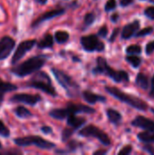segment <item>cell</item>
<instances>
[{
  "label": "cell",
  "mask_w": 154,
  "mask_h": 155,
  "mask_svg": "<svg viewBox=\"0 0 154 155\" xmlns=\"http://www.w3.org/2000/svg\"><path fill=\"white\" fill-rule=\"evenodd\" d=\"M42 100L39 94H17L11 97L10 101L14 103H23L29 105H35Z\"/></svg>",
  "instance_id": "cell-11"
},
{
  "label": "cell",
  "mask_w": 154,
  "mask_h": 155,
  "mask_svg": "<svg viewBox=\"0 0 154 155\" xmlns=\"http://www.w3.org/2000/svg\"><path fill=\"white\" fill-rule=\"evenodd\" d=\"M35 44H36L35 39H30V40H25V41L21 42L19 44V45L17 46L13 57L11 59V64H15L17 62H19L25 56V54L35 45Z\"/></svg>",
  "instance_id": "cell-9"
},
{
  "label": "cell",
  "mask_w": 154,
  "mask_h": 155,
  "mask_svg": "<svg viewBox=\"0 0 154 155\" xmlns=\"http://www.w3.org/2000/svg\"><path fill=\"white\" fill-rule=\"evenodd\" d=\"M79 134L81 136H84V137H94V138H97L105 146H109L112 143L110 137L103 131H102L97 126H94L93 124H90V125L85 126L84 128H83L80 131Z\"/></svg>",
  "instance_id": "cell-7"
},
{
  "label": "cell",
  "mask_w": 154,
  "mask_h": 155,
  "mask_svg": "<svg viewBox=\"0 0 154 155\" xmlns=\"http://www.w3.org/2000/svg\"><path fill=\"white\" fill-rule=\"evenodd\" d=\"M0 149H2V144H1V143H0Z\"/></svg>",
  "instance_id": "cell-48"
},
{
  "label": "cell",
  "mask_w": 154,
  "mask_h": 155,
  "mask_svg": "<svg viewBox=\"0 0 154 155\" xmlns=\"http://www.w3.org/2000/svg\"><path fill=\"white\" fill-rule=\"evenodd\" d=\"M107 34H108V29H107V26H106V25L102 26V27L99 29V31H98V35H99L100 36H102L103 38L106 37V36H107Z\"/></svg>",
  "instance_id": "cell-35"
},
{
  "label": "cell",
  "mask_w": 154,
  "mask_h": 155,
  "mask_svg": "<svg viewBox=\"0 0 154 155\" xmlns=\"http://www.w3.org/2000/svg\"><path fill=\"white\" fill-rule=\"evenodd\" d=\"M37 3H39V4H41V5H44V4H46V2H47V0H35Z\"/></svg>",
  "instance_id": "cell-45"
},
{
  "label": "cell",
  "mask_w": 154,
  "mask_h": 155,
  "mask_svg": "<svg viewBox=\"0 0 154 155\" xmlns=\"http://www.w3.org/2000/svg\"><path fill=\"white\" fill-rule=\"evenodd\" d=\"M74 128L73 129H70V128H65V129H64V131H63V133H62V141L63 142H67L69 139H70V137L73 135V134H74Z\"/></svg>",
  "instance_id": "cell-28"
},
{
  "label": "cell",
  "mask_w": 154,
  "mask_h": 155,
  "mask_svg": "<svg viewBox=\"0 0 154 155\" xmlns=\"http://www.w3.org/2000/svg\"><path fill=\"white\" fill-rule=\"evenodd\" d=\"M144 14L150 19L154 20V6H149L144 10Z\"/></svg>",
  "instance_id": "cell-33"
},
{
  "label": "cell",
  "mask_w": 154,
  "mask_h": 155,
  "mask_svg": "<svg viewBox=\"0 0 154 155\" xmlns=\"http://www.w3.org/2000/svg\"><path fill=\"white\" fill-rule=\"evenodd\" d=\"M54 45V38L50 34H46L44 38L37 43V47L40 49H44V48H50Z\"/></svg>",
  "instance_id": "cell-20"
},
{
  "label": "cell",
  "mask_w": 154,
  "mask_h": 155,
  "mask_svg": "<svg viewBox=\"0 0 154 155\" xmlns=\"http://www.w3.org/2000/svg\"><path fill=\"white\" fill-rule=\"evenodd\" d=\"M138 139L143 142V143H154V132L152 131H146L143 133H141L138 134Z\"/></svg>",
  "instance_id": "cell-22"
},
{
  "label": "cell",
  "mask_w": 154,
  "mask_h": 155,
  "mask_svg": "<svg viewBox=\"0 0 154 155\" xmlns=\"http://www.w3.org/2000/svg\"><path fill=\"white\" fill-rule=\"evenodd\" d=\"M14 143L17 146H29V145H35L40 149L44 150H51L55 147V144L40 137V136H25V137H18L14 139Z\"/></svg>",
  "instance_id": "cell-6"
},
{
  "label": "cell",
  "mask_w": 154,
  "mask_h": 155,
  "mask_svg": "<svg viewBox=\"0 0 154 155\" xmlns=\"http://www.w3.org/2000/svg\"><path fill=\"white\" fill-rule=\"evenodd\" d=\"M152 113L154 114V109H152Z\"/></svg>",
  "instance_id": "cell-49"
},
{
  "label": "cell",
  "mask_w": 154,
  "mask_h": 155,
  "mask_svg": "<svg viewBox=\"0 0 154 155\" xmlns=\"http://www.w3.org/2000/svg\"><path fill=\"white\" fill-rule=\"evenodd\" d=\"M49 115L56 120H64L69 116V113L67 108H60V109H54L50 111Z\"/></svg>",
  "instance_id": "cell-18"
},
{
  "label": "cell",
  "mask_w": 154,
  "mask_h": 155,
  "mask_svg": "<svg viewBox=\"0 0 154 155\" xmlns=\"http://www.w3.org/2000/svg\"><path fill=\"white\" fill-rule=\"evenodd\" d=\"M81 45L85 51L88 52H93V51H99L102 52L104 50V44L103 42H100L98 37L94 35H90L86 36L81 37Z\"/></svg>",
  "instance_id": "cell-8"
},
{
  "label": "cell",
  "mask_w": 154,
  "mask_h": 155,
  "mask_svg": "<svg viewBox=\"0 0 154 155\" xmlns=\"http://www.w3.org/2000/svg\"><path fill=\"white\" fill-rule=\"evenodd\" d=\"M154 93V75L152 79V91H151V94Z\"/></svg>",
  "instance_id": "cell-44"
},
{
  "label": "cell",
  "mask_w": 154,
  "mask_h": 155,
  "mask_svg": "<svg viewBox=\"0 0 154 155\" xmlns=\"http://www.w3.org/2000/svg\"><path fill=\"white\" fill-rule=\"evenodd\" d=\"M119 32H120V28H115V29L113 30V34H112V35L110 36V39H109V42H111V43H113V42H114V40L116 39V37H117V35H119Z\"/></svg>",
  "instance_id": "cell-37"
},
{
  "label": "cell",
  "mask_w": 154,
  "mask_h": 155,
  "mask_svg": "<svg viewBox=\"0 0 154 155\" xmlns=\"http://www.w3.org/2000/svg\"><path fill=\"white\" fill-rule=\"evenodd\" d=\"M132 151H133V146L132 145H126L118 153L120 155H128L132 153Z\"/></svg>",
  "instance_id": "cell-34"
},
{
  "label": "cell",
  "mask_w": 154,
  "mask_h": 155,
  "mask_svg": "<svg viewBox=\"0 0 154 155\" xmlns=\"http://www.w3.org/2000/svg\"><path fill=\"white\" fill-rule=\"evenodd\" d=\"M132 124L135 127L143 128L146 131L154 132V122L144 116H137L132 122Z\"/></svg>",
  "instance_id": "cell-13"
},
{
  "label": "cell",
  "mask_w": 154,
  "mask_h": 155,
  "mask_svg": "<svg viewBox=\"0 0 154 155\" xmlns=\"http://www.w3.org/2000/svg\"><path fill=\"white\" fill-rule=\"evenodd\" d=\"M3 100H4V94L3 93H0V104L3 102Z\"/></svg>",
  "instance_id": "cell-46"
},
{
  "label": "cell",
  "mask_w": 154,
  "mask_h": 155,
  "mask_svg": "<svg viewBox=\"0 0 154 155\" xmlns=\"http://www.w3.org/2000/svg\"><path fill=\"white\" fill-rule=\"evenodd\" d=\"M151 94V96H152V97H154V93H152V94Z\"/></svg>",
  "instance_id": "cell-47"
},
{
  "label": "cell",
  "mask_w": 154,
  "mask_h": 155,
  "mask_svg": "<svg viewBox=\"0 0 154 155\" xmlns=\"http://www.w3.org/2000/svg\"><path fill=\"white\" fill-rule=\"evenodd\" d=\"M16 89H17L16 85H15L11 83H8V82H5L2 79H0V93L5 94L8 92L15 91Z\"/></svg>",
  "instance_id": "cell-24"
},
{
  "label": "cell",
  "mask_w": 154,
  "mask_h": 155,
  "mask_svg": "<svg viewBox=\"0 0 154 155\" xmlns=\"http://www.w3.org/2000/svg\"><path fill=\"white\" fill-rule=\"evenodd\" d=\"M0 135L3 137H8L10 135L9 129L5 125V124L0 120Z\"/></svg>",
  "instance_id": "cell-30"
},
{
  "label": "cell",
  "mask_w": 154,
  "mask_h": 155,
  "mask_svg": "<svg viewBox=\"0 0 154 155\" xmlns=\"http://www.w3.org/2000/svg\"><path fill=\"white\" fill-rule=\"evenodd\" d=\"M153 51H154V41H152V42H150V43L146 45L145 52H146V54H151Z\"/></svg>",
  "instance_id": "cell-36"
},
{
  "label": "cell",
  "mask_w": 154,
  "mask_h": 155,
  "mask_svg": "<svg viewBox=\"0 0 154 155\" xmlns=\"http://www.w3.org/2000/svg\"><path fill=\"white\" fill-rule=\"evenodd\" d=\"M143 149H144L146 152H148L149 153L154 155V147L153 146H151V145H145V146L143 147Z\"/></svg>",
  "instance_id": "cell-40"
},
{
  "label": "cell",
  "mask_w": 154,
  "mask_h": 155,
  "mask_svg": "<svg viewBox=\"0 0 154 155\" xmlns=\"http://www.w3.org/2000/svg\"><path fill=\"white\" fill-rule=\"evenodd\" d=\"M15 45V41L10 36H4L0 40V61L6 59Z\"/></svg>",
  "instance_id": "cell-10"
},
{
  "label": "cell",
  "mask_w": 154,
  "mask_h": 155,
  "mask_svg": "<svg viewBox=\"0 0 154 155\" xmlns=\"http://www.w3.org/2000/svg\"><path fill=\"white\" fill-rule=\"evenodd\" d=\"M111 19H112V21H113V22H117V21H118V19H119V15H118V14H114V15H112V17H111Z\"/></svg>",
  "instance_id": "cell-43"
},
{
  "label": "cell",
  "mask_w": 154,
  "mask_h": 155,
  "mask_svg": "<svg viewBox=\"0 0 154 155\" xmlns=\"http://www.w3.org/2000/svg\"><path fill=\"white\" fill-rule=\"evenodd\" d=\"M134 0H121V5L122 6H127L133 3Z\"/></svg>",
  "instance_id": "cell-41"
},
{
  "label": "cell",
  "mask_w": 154,
  "mask_h": 155,
  "mask_svg": "<svg viewBox=\"0 0 154 155\" xmlns=\"http://www.w3.org/2000/svg\"><path fill=\"white\" fill-rule=\"evenodd\" d=\"M136 84L138 86H140L142 89L143 90H147L148 87H149V79L147 77V75H145L143 73H140L137 74L136 76Z\"/></svg>",
  "instance_id": "cell-21"
},
{
  "label": "cell",
  "mask_w": 154,
  "mask_h": 155,
  "mask_svg": "<svg viewBox=\"0 0 154 155\" xmlns=\"http://www.w3.org/2000/svg\"><path fill=\"white\" fill-rule=\"evenodd\" d=\"M105 91L112 94L114 98L118 99L119 101L125 103L127 104H129L130 106L138 109L140 111H146L148 109V104L143 101L140 98H137L135 96L127 94L123 92H122L120 89L116 88V87H112V86H106L105 87Z\"/></svg>",
  "instance_id": "cell-2"
},
{
  "label": "cell",
  "mask_w": 154,
  "mask_h": 155,
  "mask_svg": "<svg viewBox=\"0 0 154 155\" xmlns=\"http://www.w3.org/2000/svg\"><path fill=\"white\" fill-rule=\"evenodd\" d=\"M65 12V10L64 8H58V9H54V10H51L49 12H46L44 14H43L42 15H40L36 20H34L32 24V27H36L38 26L39 25H41L43 22L44 21H47V20H50L52 18H54L58 15H63L64 13Z\"/></svg>",
  "instance_id": "cell-12"
},
{
  "label": "cell",
  "mask_w": 154,
  "mask_h": 155,
  "mask_svg": "<svg viewBox=\"0 0 154 155\" xmlns=\"http://www.w3.org/2000/svg\"><path fill=\"white\" fill-rule=\"evenodd\" d=\"M54 38L57 43L64 44L68 41L69 39V34L66 31H57L54 34Z\"/></svg>",
  "instance_id": "cell-25"
},
{
  "label": "cell",
  "mask_w": 154,
  "mask_h": 155,
  "mask_svg": "<svg viewBox=\"0 0 154 155\" xmlns=\"http://www.w3.org/2000/svg\"><path fill=\"white\" fill-rule=\"evenodd\" d=\"M67 110L70 114H76L80 113H84V114H93L95 113V110L88 105L84 104H69L67 105Z\"/></svg>",
  "instance_id": "cell-14"
},
{
  "label": "cell",
  "mask_w": 154,
  "mask_h": 155,
  "mask_svg": "<svg viewBox=\"0 0 154 155\" xmlns=\"http://www.w3.org/2000/svg\"><path fill=\"white\" fill-rule=\"evenodd\" d=\"M85 123H86L85 118H84V117H77L75 114H70L67 117V124L69 126H72V128H74V129L80 128Z\"/></svg>",
  "instance_id": "cell-17"
},
{
  "label": "cell",
  "mask_w": 154,
  "mask_h": 155,
  "mask_svg": "<svg viewBox=\"0 0 154 155\" xmlns=\"http://www.w3.org/2000/svg\"><path fill=\"white\" fill-rule=\"evenodd\" d=\"M94 20H95L94 14L93 13H88L84 16V25L86 26H89V25H91L94 22Z\"/></svg>",
  "instance_id": "cell-29"
},
{
  "label": "cell",
  "mask_w": 154,
  "mask_h": 155,
  "mask_svg": "<svg viewBox=\"0 0 154 155\" xmlns=\"http://www.w3.org/2000/svg\"><path fill=\"white\" fill-rule=\"evenodd\" d=\"M126 61L131 64L133 65L134 68H137L140 66L141 63H142V60L139 56H136L134 54H129L127 57H126Z\"/></svg>",
  "instance_id": "cell-26"
},
{
  "label": "cell",
  "mask_w": 154,
  "mask_h": 155,
  "mask_svg": "<svg viewBox=\"0 0 154 155\" xmlns=\"http://www.w3.org/2000/svg\"><path fill=\"white\" fill-rule=\"evenodd\" d=\"M51 79L50 77L47 75L46 73L44 72H37L33 77L32 79L27 82L26 85L29 87H33V88H36L39 89L41 91H43L44 93L52 95L53 97H55L57 95L56 91L54 89V87L51 84Z\"/></svg>",
  "instance_id": "cell-4"
},
{
  "label": "cell",
  "mask_w": 154,
  "mask_h": 155,
  "mask_svg": "<svg viewBox=\"0 0 154 155\" xmlns=\"http://www.w3.org/2000/svg\"><path fill=\"white\" fill-rule=\"evenodd\" d=\"M41 131L44 134H52L53 133V129L50 126H43L41 128Z\"/></svg>",
  "instance_id": "cell-39"
},
{
  "label": "cell",
  "mask_w": 154,
  "mask_h": 155,
  "mask_svg": "<svg viewBox=\"0 0 154 155\" xmlns=\"http://www.w3.org/2000/svg\"><path fill=\"white\" fill-rule=\"evenodd\" d=\"M93 74H104L107 76L111 77L117 83L121 82H128L129 81V74L125 71H114L112 67H110L103 57L97 58V66L93 69Z\"/></svg>",
  "instance_id": "cell-3"
},
{
  "label": "cell",
  "mask_w": 154,
  "mask_h": 155,
  "mask_svg": "<svg viewBox=\"0 0 154 155\" xmlns=\"http://www.w3.org/2000/svg\"><path fill=\"white\" fill-rule=\"evenodd\" d=\"M77 146H78V143H77L75 141H71V142L68 143V148L70 149V152L75 151L76 148H77Z\"/></svg>",
  "instance_id": "cell-38"
},
{
  "label": "cell",
  "mask_w": 154,
  "mask_h": 155,
  "mask_svg": "<svg viewBox=\"0 0 154 155\" xmlns=\"http://www.w3.org/2000/svg\"><path fill=\"white\" fill-rule=\"evenodd\" d=\"M83 98L84 99L85 102H87L90 104H93L97 102H106V98L104 96L93 94L89 90L83 92Z\"/></svg>",
  "instance_id": "cell-16"
},
{
  "label": "cell",
  "mask_w": 154,
  "mask_h": 155,
  "mask_svg": "<svg viewBox=\"0 0 154 155\" xmlns=\"http://www.w3.org/2000/svg\"><path fill=\"white\" fill-rule=\"evenodd\" d=\"M107 153V151L106 150H99V151H96V152H94L93 153V154L94 155H103Z\"/></svg>",
  "instance_id": "cell-42"
},
{
  "label": "cell",
  "mask_w": 154,
  "mask_h": 155,
  "mask_svg": "<svg viewBox=\"0 0 154 155\" xmlns=\"http://www.w3.org/2000/svg\"><path fill=\"white\" fill-rule=\"evenodd\" d=\"M116 7V1L115 0H108L105 4L104 9L106 12H109L111 10H113Z\"/></svg>",
  "instance_id": "cell-32"
},
{
  "label": "cell",
  "mask_w": 154,
  "mask_h": 155,
  "mask_svg": "<svg viewBox=\"0 0 154 155\" xmlns=\"http://www.w3.org/2000/svg\"><path fill=\"white\" fill-rule=\"evenodd\" d=\"M15 115L17 117L22 118V119H27V118L33 116L32 113L28 109H26L25 107H24V106H18V107H16L15 109Z\"/></svg>",
  "instance_id": "cell-23"
},
{
  "label": "cell",
  "mask_w": 154,
  "mask_h": 155,
  "mask_svg": "<svg viewBox=\"0 0 154 155\" xmlns=\"http://www.w3.org/2000/svg\"><path fill=\"white\" fill-rule=\"evenodd\" d=\"M140 28V22L135 20L133 23L128 24L127 25H125L123 29L122 32V39H130L134 34L135 32H137V30Z\"/></svg>",
  "instance_id": "cell-15"
},
{
  "label": "cell",
  "mask_w": 154,
  "mask_h": 155,
  "mask_svg": "<svg viewBox=\"0 0 154 155\" xmlns=\"http://www.w3.org/2000/svg\"><path fill=\"white\" fill-rule=\"evenodd\" d=\"M106 114H107V117L109 119V121L114 124H119L122 121V114L116 111V110H113V109H107L106 111Z\"/></svg>",
  "instance_id": "cell-19"
},
{
  "label": "cell",
  "mask_w": 154,
  "mask_h": 155,
  "mask_svg": "<svg viewBox=\"0 0 154 155\" xmlns=\"http://www.w3.org/2000/svg\"><path fill=\"white\" fill-rule=\"evenodd\" d=\"M152 31H153V28H152V27H151V26H150V27H146V28H144V29H143V30L137 32L135 35H136L137 37H139V36H144V35H147L152 34Z\"/></svg>",
  "instance_id": "cell-31"
},
{
  "label": "cell",
  "mask_w": 154,
  "mask_h": 155,
  "mask_svg": "<svg viewBox=\"0 0 154 155\" xmlns=\"http://www.w3.org/2000/svg\"><path fill=\"white\" fill-rule=\"evenodd\" d=\"M126 53L128 54H138L142 53V47L138 45H132L126 48Z\"/></svg>",
  "instance_id": "cell-27"
},
{
  "label": "cell",
  "mask_w": 154,
  "mask_h": 155,
  "mask_svg": "<svg viewBox=\"0 0 154 155\" xmlns=\"http://www.w3.org/2000/svg\"><path fill=\"white\" fill-rule=\"evenodd\" d=\"M45 64V56L44 55H38L34 56L24 63L20 64L19 65L11 68V73L15 74L19 77H25L26 75H29L36 71H38L44 64Z\"/></svg>",
  "instance_id": "cell-1"
},
{
  "label": "cell",
  "mask_w": 154,
  "mask_h": 155,
  "mask_svg": "<svg viewBox=\"0 0 154 155\" xmlns=\"http://www.w3.org/2000/svg\"><path fill=\"white\" fill-rule=\"evenodd\" d=\"M151 2H152V3H154V0H151Z\"/></svg>",
  "instance_id": "cell-50"
},
{
  "label": "cell",
  "mask_w": 154,
  "mask_h": 155,
  "mask_svg": "<svg viewBox=\"0 0 154 155\" xmlns=\"http://www.w3.org/2000/svg\"><path fill=\"white\" fill-rule=\"evenodd\" d=\"M51 71L54 75L55 79L57 80V82L64 88L68 96L74 98L79 95V85L67 74L57 68H52Z\"/></svg>",
  "instance_id": "cell-5"
}]
</instances>
